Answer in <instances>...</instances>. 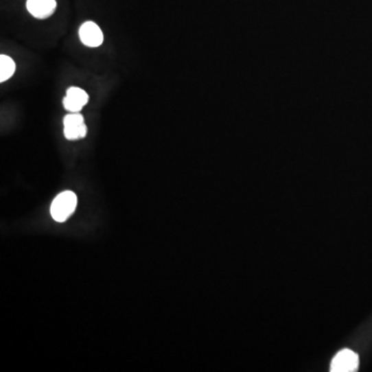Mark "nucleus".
<instances>
[{"label": "nucleus", "instance_id": "obj_1", "mask_svg": "<svg viewBox=\"0 0 372 372\" xmlns=\"http://www.w3.org/2000/svg\"><path fill=\"white\" fill-rule=\"evenodd\" d=\"M77 196L71 191H63L59 194L52 205H51V216L53 220L58 222H63L73 216L77 207Z\"/></svg>", "mask_w": 372, "mask_h": 372}, {"label": "nucleus", "instance_id": "obj_2", "mask_svg": "<svg viewBox=\"0 0 372 372\" xmlns=\"http://www.w3.org/2000/svg\"><path fill=\"white\" fill-rule=\"evenodd\" d=\"M63 132L67 140H80L87 135V126L84 122L83 115L80 113L67 114L63 119Z\"/></svg>", "mask_w": 372, "mask_h": 372}, {"label": "nucleus", "instance_id": "obj_3", "mask_svg": "<svg viewBox=\"0 0 372 372\" xmlns=\"http://www.w3.org/2000/svg\"><path fill=\"white\" fill-rule=\"evenodd\" d=\"M89 101V95L85 90L79 87H69L63 99V107L69 113H80Z\"/></svg>", "mask_w": 372, "mask_h": 372}, {"label": "nucleus", "instance_id": "obj_4", "mask_svg": "<svg viewBox=\"0 0 372 372\" xmlns=\"http://www.w3.org/2000/svg\"><path fill=\"white\" fill-rule=\"evenodd\" d=\"M359 367V357L357 353L349 349H343L339 351L331 363L332 372H351L356 371Z\"/></svg>", "mask_w": 372, "mask_h": 372}, {"label": "nucleus", "instance_id": "obj_5", "mask_svg": "<svg viewBox=\"0 0 372 372\" xmlns=\"http://www.w3.org/2000/svg\"><path fill=\"white\" fill-rule=\"evenodd\" d=\"M79 36L83 45L89 48H97L104 42L103 32L95 22H85L80 27Z\"/></svg>", "mask_w": 372, "mask_h": 372}, {"label": "nucleus", "instance_id": "obj_6", "mask_svg": "<svg viewBox=\"0 0 372 372\" xmlns=\"http://www.w3.org/2000/svg\"><path fill=\"white\" fill-rule=\"evenodd\" d=\"M28 12L36 19H47L56 10V0H27Z\"/></svg>", "mask_w": 372, "mask_h": 372}, {"label": "nucleus", "instance_id": "obj_7", "mask_svg": "<svg viewBox=\"0 0 372 372\" xmlns=\"http://www.w3.org/2000/svg\"><path fill=\"white\" fill-rule=\"evenodd\" d=\"M16 71V63L11 57L3 54L0 56V82L8 81L13 77Z\"/></svg>", "mask_w": 372, "mask_h": 372}]
</instances>
